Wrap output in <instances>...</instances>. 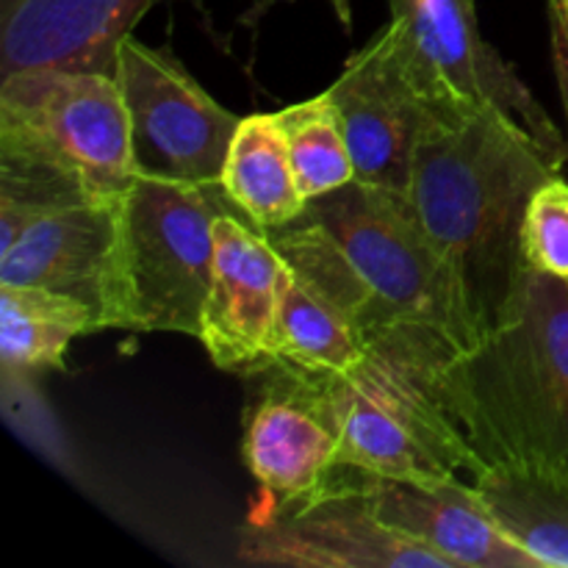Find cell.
<instances>
[{
  "label": "cell",
  "instance_id": "6da1fadb",
  "mask_svg": "<svg viewBox=\"0 0 568 568\" xmlns=\"http://www.w3.org/2000/svg\"><path fill=\"white\" fill-rule=\"evenodd\" d=\"M560 175L514 120L466 100H430L405 209L458 283L480 333L497 320L521 264L532 194Z\"/></svg>",
  "mask_w": 568,
  "mask_h": 568
},
{
  "label": "cell",
  "instance_id": "7a4b0ae2",
  "mask_svg": "<svg viewBox=\"0 0 568 568\" xmlns=\"http://www.w3.org/2000/svg\"><path fill=\"white\" fill-rule=\"evenodd\" d=\"M442 397L483 471H568V277L521 264L494 325L444 369Z\"/></svg>",
  "mask_w": 568,
  "mask_h": 568
},
{
  "label": "cell",
  "instance_id": "3957f363",
  "mask_svg": "<svg viewBox=\"0 0 568 568\" xmlns=\"http://www.w3.org/2000/svg\"><path fill=\"white\" fill-rule=\"evenodd\" d=\"M311 216L331 233L369 303L361 342L403 355L444 375L480 342V327L436 250L422 236L405 200L349 181L308 200Z\"/></svg>",
  "mask_w": 568,
  "mask_h": 568
},
{
  "label": "cell",
  "instance_id": "277c9868",
  "mask_svg": "<svg viewBox=\"0 0 568 568\" xmlns=\"http://www.w3.org/2000/svg\"><path fill=\"white\" fill-rule=\"evenodd\" d=\"M314 377L338 433V466L410 483L480 477L442 397V377L403 355L366 347L344 372Z\"/></svg>",
  "mask_w": 568,
  "mask_h": 568
},
{
  "label": "cell",
  "instance_id": "5b68a950",
  "mask_svg": "<svg viewBox=\"0 0 568 568\" xmlns=\"http://www.w3.org/2000/svg\"><path fill=\"white\" fill-rule=\"evenodd\" d=\"M233 200L220 183L139 172L122 197L116 327L200 336L214 270V222Z\"/></svg>",
  "mask_w": 568,
  "mask_h": 568
},
{
  "label": "cell",
  "instance_id": "8992f818",
  "mask_svg": "<svg viewBox=\"0 0 568 568\" xmlns=\"http://www.w3.org/2000/svg\"><path fill=\"white\" fill-rule=\"evenodd\" d=\"M0 155L67 172L100 200H122L139 175L120 83L81 67L0 75Z\"/></svg>",
  "mask_w": 568,
  "mask_h": 568
},
{
  "label": "cell",
  "instance_id": "52a82bcc",
  "mask_svg": "<svg viewBox=\"0 0 568 568\" xmlns=\"http://www.w3.org/2000/svg\"><path fill=\"white\" fill-rule=\"evenodd\" d=\"M239 558L297 568H453L383 525L349 466L294 499L261 497L239 532Z\"/></svg>",
  "mask_w": 568,
  "mask_h": 568
},
{
  "label": "cell",
  "instance_id": "ba28073f",
  "mask_svg": "<svg viewBox=\"0 0 568 568\" xmlns=\"http://www.w3.org/2000/svg\"><path fill=\"white\" fill-rule=\"evenodd\" d=\"M388 26L427 98L503 111L530 133L555 170H564L566 136L514 67L483 39L477 0H388Z\"/></svg>",
  "mask_w": 568,
  "mask_h": 568
},
{
  "label": "cell",
  "instance_id": "9c48e42d",
  "mask_svg": "<svg viewBox=\"0 0 568 568\" xmlns=\"http://www.w3.org/2000/svg\"><path fill=\"white\" fill-rule=\"evenodd\" d=\"M114 78L131 120L139 172L214 186L242 116L216 103L170 48L120 39Z\"/></svg>",
  "mask_w": 568,
  "mask_h": 568
},
{
  "label": "cell",
  "instance_id": "30bf717a",
  "mask_svg": "<svg viewBox=\"0 0 568 568\" xmlns=\"http://www.w3.org/2000/svg\"><path fill=\"white\" fill-rule=\"evenodd\" d=\"M325 92L342 116L355 181L405 197L430 98L422 92L388 22L349 55Z\"/></svg>",
  "mask_w": 568,
  "mask_h": 568
},
{
  "label": "cell",
  "instance_id": "8fae6325",
  "mask_svg": "<svg viewBox=\"0 0 568 568\" xmlns=\"http://www.w3.org/2000/svg\"><path fill=\"white\" fill-rule=\"evenodd\" d=\"M286 261L236 205L214 222V270L200 342L220 369L255 375L275 344Z\"/></svg>",
  "mask_w": 568,
  "mask_h": 568
},
{
  "label": "cell",
  "instance_id": "7c38bea8",
  "mask_svg": "<svg viewBox=\"0 0 568 568\" xmlns=\"http://www.w3.org/2000/svg\"><path fill=\"white\" fill-rule=\"evenodd\" d=\"M120 211L122 200H109L42 216L0 253V283L81 300L94 311L100 331H114Z\"/></svg>",
  "mask_w": 568,
  "mask_h": 568
},
{
  "label": "cell",
  "instance_id": "4fadbf2b",
  "mask_svg": "<svg viewBox=\"0 0 568 568\" xmlns=\"http://www.w3.org/2000/svg\"><path fill=\"white\" fill-rule=\"evenodd\" d=\"M353 471L383 525L433 549L453 568H541L503 530L471 480L410 483Z\"/></svg>",
  "mask_w": 568,
  "mask_h": 568
},
{
  "label": "cell",
  "instance_id": "5bb4252c",
  "mask_svg": "<svg viewBox=\"0 0 568 568\" xmlns=\"http://www.w3.org/2000/svg\"><path fill=\"white\" fill-rule=\"evenodd\" d=\"M264 388L244 416V464L261 497L294 499L338 466V433L314 377L266 369Z\"/></svg>",
  "mask_w": 568,
  "mask_h": 568
},
{
  "label": "cell",
  "instance_id": "9a60e30c",
  "mask_svg": "<svg viewBox=\"0 0 568 568\" xmlns=\"http://www.w3.org/2000/svg\"><path fill=\"white\" fill-rule=\"evenodd\" d=\"M153 0H0V75L81 67L114 75L116 44Z\"/></svg>",
  "mask_w": 568,
  "mask_h": 568
},
{
  "label": "cell",
  "instance_id": "2e32d148",
  "mask_svg": "<svg viewBox=\"0 0 568 568\" xmlns=\"http://www.w3.org/2000/svg\"><path fill=\"white\" fill-rule=\"evenodd\" d=\"M220 186L261 231L288 225L305 211L277 114L242 116L222 166Z\"/></svg>",
  "mask_w": 568,
  "mask_h": 568
},
{
  "label": "cell",
  "instance_id": "e0dca14e",
  "mask_svg": "<svg viewBox=\"0 0 568 568\" xmlns=\"http://www.w3.org/2000/svg\"><path fill=\"white\" fill-rule=\"evenodd\" d=\"M100 331L87 303L39 286L0 283V361L6 377L64 369L75 338Z\"/></svg>",
  "mask_w": 568,
  "mask_h": 568
},
{
  "label": "cell",
  "instance_id": "ac0fdd59",
  "mask_svg": "<svg viewBox=\"0 0 568 568\" xmlns=\"http://www.w3.org/2000/svg\"><path fill=\"white\" fill-rule=\"evenodd\" d=\"M475 486L503 530L541 568H568V471L499 466Z\"/></svg>",
  "mask_w": 568,
  "mask_h": 568
},
{
  "label": "cell",
  "instance_id": "d6986e66",
  "mask_svg": "<svg viewBox=\"0 0 568 568\" xmlns=\"http://www.w3.org/2000/svg\"><path fill=\"white\" fill-rule=\"evenodd\" d=\"M366 347L347 316L322 297L297 272H283L272 355L255 375L266 369H292L303 375H333L364 358Z\"/></svg>",
  "mask_w": 568,
  "mask_h": 568
},
{
  "label": "cell",
  "instance_id": "ffe728a7",
  "mask_svg": "<svg viewBox=\"0 0 568 568\" xmlns=\"http://www.w3.org/2000/svg\"><path fill=\"white\" fill-rule=\"evenodd\" d=\"M292 155L294 178L305 200L325 197L355 181L353 155L344 139L342 116L331 94L322 92L277 111Z\"/></svg>",
  "mask_w": 568,
  "mask_h": 568
},
{
  "label": "cell",
  "instance_id": "44dd1931",
  "mask_svg": "<svg viewBox=\"0 0 568 568\" xmlns=\"http://www.w3.org/2000/svg\"><path fill=\"white\" fill-rule=\"evenodd\" d=\"M81 203L109 200H100L78 178L53 166L0 155V253H6L17 236L42 216Z\"/></svg>",
  "mask_w": 568,
  "mask_h": 568
},
{
  "label": "cell",
  "instance_id": "7402d4cb",
  "mask_svg": "<svg viewBox=\"0 0 568 568\" xmlns=\"http://www.w3.org/2000/svg\"><path fill=\"white\" fill-rule=\"evenodd\" d=\"M521 258L549 275L568 277V183L549 178L521 220Z\"/></svg>",
  "mask_w": 568,
  "mask_h": 568
},
{
  "label": "cell",
  "instance_id": "603a6c76",
  "mask_svg": "<svg viewBox=\"0 0 568 568\" xmlns=\"http://www.w3.org/2000/svg\"><path fill=\"white\" fill-rule=\"evenodd\" d=\"M549 39H552V64L558 75L560 98H564L566 125H568V26L560 11L549 3Z\"/></svg>",
  "mask_w": 568,
  "mask_h": 568
},
{
  "label": "cell",
  "instance_id": "cb8c5ba5",
  "mask_svg": "<svg viewBox=\"0 0 568 568\" xmlns=\"http://www.w3.org/2000/svg\"><path fill=\"white\" fill-rule=\"evenodd\" d=\"M333 11H336V17L342 20L344 31H349L353 28V9H349V0H331Z\"/></svg>",
  "mask_w": 568,
  "mask_h": 568
},
{
  "label": "cell",
  "instance_id": "d4e9b609",
  "mask_svg": "<svg viewBox=\"0 0 568 568\" xmlns=\"http://www.w3.org/2000/svg\"><path fill=\"white\" fill-rule=\"evenodd\" d=\"M549 3H552L555 9L560 11V17H564V20H566V26H568V0H549Z\"/></svg>",
  "mask_w": 568,
  "mask_h": 568
}]
</instances>
